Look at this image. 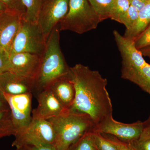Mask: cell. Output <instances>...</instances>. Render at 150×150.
Returning a JSON list of instances; mask_svg holds the SVG:
<instances>
[{"label": "cell", "mask_w": 150, "mask_h": 150, "mask_svg": "<svg viewBox=\"0 0 150 150\" xmlns=\"http://www.w3.org/2000/svg\"><path fill=\"white\" fill-rule=\"evenodd\" d=\"M16 150H57L54 145L46 143H33L22 145Z\"/></svg>", "instance_id": "cell-25"}, {"label": "cell", "mask_w": 150, "mask_h": 150, "mask_svg": "<svg viewBox=\"0 0 150 150\" xmlns=\"http://www.w3.org/2000/svg\"><path fill=\"white\" fill-rule=\"evenodd\" d=\"M144 129V123L138 121L125 123L115 121L112 116L105 119L96 127L94 132L109 134L126 143L138 139Z\"/></svg>", "instance_id": "cell-9"}, {"label": "cell", "mask_w": 150, "mask_h": 150, "mask_svg": "<svg viewBox=\"0 0 150 150\" xmlns=\"http://www.w3.org/2000/svg\"><path fill=\"white\" fill-rule=\"evenodd\" d=\"M10 54L0 47V74L10 71Z\"/></svg>", "instance_id": "cell-26"}, {"label": "cell", "mask_w": 150, "mask_h": 150, "mask_svg": "<svg viewBox=\"0 0 150 150\" xmlns=\"http://www.w3.org/2000/svg\"><path fill=\"white\" fill-rule=\"evenodd\" d=\"M139 12L135 8L130 5L126 13L121 18L119 23L125 25L126 30L131 29L136 23L139 16Z\"/></svg>", "instance_id": "cell-22"}, {"label": "cell", "mask_w": 150, "mask_h": 150, "mask_svg": "<svg viewBox=\"0 0 150 150\" xmlns=\"http://www.w3.org/2000/svg\"><path fill=\"white\" fill-rule=\"evenodd\" d=\"M0 1L5 5L9 9L16 11L23 16L24 15L25 11L22 4L21 0H0Z\"/></svg>", "instance_id": "cell-28"}, {"label": "cell", "mask_w": 150, "mask_h": 150, "mask_svg": "<svg viewBox=\"0 0 150 150\" xmlns=\"http://www.w3.org/2000/svg\"><path fill=\"white\" fill-rule=\"evenodd\" d=\"M60 31L58 24L51 31L44 51L40 56V70L35 80V93L46 88L55 80L70 72V67L67 65L60 47Z\"/></svg>", "instance_id": "cell-3"}, {"label": "cell", "mask_w": 150, "mask_h": 150, "mask_svg": "<svg viewBox=\"0 0 150 150\" xmlns=\"http://www.w3.org/2000/svg\"><path fill=\"white\" fill-rule=\"evenodd\" d=\"M15 129L10 110L0 111V139L14 135Z\"/></svg>", "instance_id": "cell-18"}, {"label": "cell", "mask_w": 150, "mask_h": 150, "mask_svg": "<svg viewBox=\"0 0 150 150\" xmlns=\"http://www.w3.org/2000/svg\"><path fill=\"white\" fill-rule=\"evenodd\" d=\"M113 34L122 58L121 78L136 84L150 94V64L135 47L134 40L116 30Z\"/></svg>", "instance_id": "cell-2"}, {"label": "cell", "mask_w": 150, "mask_h": 150, "mask_svg": "<svg viewBox=\"0 0 150 150\" xmlns=\"http://www.w3.org/2000/svg\"><path fill=\"white\" fill-rule=\"evenodd\" d=\"M10 110L9 106L4 93L0 90V111Z\"/></svg>", "instance_id": "cell-31"}, {"label": "cell", "mask_w": 150, "mask_h": 150, "mask_svg": "<svg viewBox=\"0 0 150 150\" xmlns=\"http://www.w3.org/2000/svg\"><path fill=\"white\" fill-rule=\"evenodd\" d=\"M23 17L18 12L9 9L0 14V47L9 54Z\"/></svg>", "instance_id": "cell-12"}, {"label": "cell", "mask_w": 150, "mask_h": 150, "mask_svg": "<svg viewBox=\"0 0 150 150\" xmlns=\"http://www.w3.org/2000/svg\"><path fill=\"white\" fill-rule=\"evenodd\" d=\"M46 41L38 23L29 22L23 17L10 54L29 53L41 56L46 47Z\"/></svg>", "instance_id": "cell-6"}, {"label": "cell", "mask_w": 150, "mask_h": 150, "mask_svg": "<svg viewBox=\"0 0 150 150\" xmlns=\"http://www.w3.org/2000/svg\"><path fill=\"white\" fill-rule=\"evenodd\" d=\"M127 144L133 150H150V137L139 138Z\"/></svg>", "instance_id": "cell-27"}, {"label": "cell", "mask_w": 150, "mask_h": 150, "mask_svg": "<svg viewBox=\"0 0 150 150\" xmlns=\"http://www.w3.org/2000/svg\"><path fill=\"white\" fill-rule=\"evenodd\" d=\"M35 89V81L8 71L0 74V90L3 93L16 95L33 93Z\"/></svg>", "instance_id": "cell-14"}, {"label": "cell", "mask_w": 150, "mask_h": 150, "mask_svg": "<svg viewBox=\"0 0 150 150\" xmlns=\"http://www.w3.org/2000/svg\"><path fill=\"white\" fill-rule=\"evenodd\" d=\"M134 41L135 47L138 50L150 45V24Z\"/></svg>", "instance_id": "cell-24"}, {"label": "cell", "mask_w": 150, "mask_h": 150, "mask_svg": "<svg viewBox=\"0 0 150 150\" xmlns=\"http://www.w3.org/2000/svg\"><path fill=\"white\" fill-rule=\"evenodd\" d=\"M93 136L94 142L97 150H119L100 133L94 131Z\"/></svg>", "instance_id": "cell-23"}, {"label": "cell", "mask_w": 150, "mask_h": 150, "mask_svg": "<svg viewBox=\"0 0 150 150\" xmlns=\"http://www.w3.org/2000/svg\"><path fill=\"white\" fill-rule=\"evenodd\" d=\"M103 137L109 140L110 142H112L113 144L116 146L119 150H133L129 146V144L127 143L122 142L120 140L118 139L116 137H113L112 135L109 134H102Z\"/></svg>", "instance_id": "cell-29"}, {"label": "cell", "mask_w": 150, "mask_h": 150, "mask_svg": "<svg viewBox=\"0 0 150 150\" xmlns=\"http://www.w3.org/2000/svg\"><path fill=\"white\" fill-rule=\"evenodd\" d=\"M36 93L38 105L37 108L32 111L33 118L48 120L62 115L69 110L62 105L48 88Z\"/></svg>", "instance_id": "cell-11"}, {"label": "cell", "mask_w": 150, "mask_h": 150, "mask_svg": "<svg viewBox=\"0 0 150 150\" xmlns=\"http://www.w3.org/2000/svg\"><path fill=\"white\" fill-rule=\"evenodd\" d=\"M8 9V8H7L5 5L4 4L1 2L0 1V14L1 13L5 11Z\"/></svg>", "instance_id": "cell-34"}, {"label": "cell", "mask_w": 150, "mask_h": 150, "mask_svg": "<svg viewBox=\"0 0 150 150\" xmlns=\"http://www.w3.org/2000/svg\"><path fill=\"white\" fill-rule=\"evenodd\" d=\"M103 21L88 0H69V11L59 23V29L81 34L96 29Z\"/></svg>", "instance_id": "cell-5"}, {"label": "cell", "mask_w": 150, "mask_h": 150, "mask_svg": "<svg viewBox=\"0 0 150 150\" xmlns=\"http://www.w3.org/2000/svg\"><path fill=\"white\" fill-rule=\"evenodd\" d=\"M144 123L143 132L139 138H144L150 137V115L147 121Z\"/></svg>", "instance_id": "cell-30"}, {"label": "cell", "mask_w": 150, "mask_h": 150, "mask_svg": "<svg viewBox=\"0 0 150 150\" xmlns=\"http://www.w3.org/2000/svg\"><path fill=\"white\" fill-rule=\"evenodd\" d=\"M69 75L76 91L70 110L87 114L96 128L112 116V103L106 88V79L98 71L81 64L70 67Z\"/></svg>", "instance_id": "cell-1"}, {"label": "cell", "mask_w": 150, "mask_h": 150, "mask_svg": "<svg viewBox=\"0 0 150 150\" xmlns=\"http://www.w3.org/2000/svg\"><path fill=\"white\" fill-rule=\"evenodd\" d=\"M46 88L51 90L65 108L69 110L74 101L76 93L69 73L55 80Z\"/></svg>", "instance_id": "cell-15"}, {"label": "cell", "mask_w": 150, "mask_h": 150, "mask_svg": "<svg viewBox=\"0 0 150 150\" xmlns=\"http://www.w3.org/2000/svg\"><path fill=\"white\" fill-rule=\"evenodd\" d=\"M150 24V0H147L144 7L139 11L137 22L131 29L126 30L123 36L135 40Z\"/></svg>", "instance_id": "cell-16"}, {"label": "cell", "mask_w": 150, "mask_h": 150, "mask_svg": "<svg viewBox=\"0 0 150 150\" xmlns=\"http://www.w3.org/2000/svg\"><path fill=\"white\" fill-rule=\"evenodd\" d=\"M93 132L86 133L67 150H97L94 142Z\"/></svg>", "instance_id": "cell-20"}, {"label": "cell", "mask_w": 150, "mask_h": 150, "mask_svg": "<svg viewBox=\"0 0 150 150\" xmlns=\"http://www.w3.org/2000/svg\"><path fill=\"white\" fill-rule=\"evenodd\" d=\"M94 10L104 21L110 18L115 0H88Z\"/></svg>", "instance_id": "cell-19"}, {"label": "cell", "mask_w": 150, "mask_h": 150, "mask_svg": "<svg viewBox=\"0 0 150 150\" xmlns=\"http://www.w3.org/2000/svg\"><path fill=\"white\" fill-rule=\"evenodd\" d=\"M48 120L55 131V146L57 150H67L85 134L94 131L96 128L88 115L70 110Z\"/></svg>", "instance_id": "cell-4"}, {"label": "cell", "mask_w": 150, "mask_h": 150, "mask_svg": "<svg viewBox=\"0 0 150 150\" xmlns=\"http://www.w3.org/2000/svg\"><path fill=\"white\" fill-rule=\"evenodd\" d=\"M130 6L129 0H115L110 12V18L120 22L121 18L126 13Z\"/></svg>", "instance_id": "cell-21"}, {"label": "cell", "mask_w": 150, "mask_h": 150, "mask_svg": "<svg viewBox=\"0 0 150 150\" xmlns=\"http://www.w3.org/2000/svg\"><path fill=\"white\" fill-rule=\"evenodd\" d=\"M25 13L23 18L29 22L38 23V16L43 0H21Z\"/></svg>", "instance_id": "cell-17"}, {"label": "cell", "mask_w": 150, "mask_h": 150, "mask_svg": "<svg viewBox=\"0 0 150 150\" xmlns=\"http://www.w3.org/2000/svg\"><path fill=\"white\" fill-rule=\"evenodd\" d=\"M41 64V56L29 53L10 55V71L26 77L36 79Z\"/></svg>", "instance_id": "cell-13"}, {"label": "cell", "mask_w": 150, "mask_h": 150, "mask_svg": "<svg viewBox=\"0 0 150 150\" xmlns=\"http://www.w3.org/2000/svg\"><path fill=\"white\" fill-rule=\"evenodd\" d=\"M130 5L139 11L144 7L147 0H129Z\"/></svg>", "instance_id": "cell-32"}, {"label": "cell", "mask_w": 150, "mask_h": 150, "mask_svg": "<svg viewBox=\"0 0 150 150\" xmlns=\"http://www.w3.org/2000/svg\"><path fill=\"white\" fill-rule=\"evenodd\" d=\"M12 146L18 147L33 143H46L55 146L56 134L52 124L48 120L33 118L28 126L15 134Z\"/></svg>", "instance_id": "cell-7"}, {"label": "cell", "mask_w": 150, "mask_h": 150, "mask_svg": "<svg viewBox=\"0 0 150 150\" xmlns=\"http://www.w3.org/2000/svg\"><path fill=\"white\" fill-rule=\"evenodd\" d=\"M143 56H146L150 59V45L139 49Z\"/></svg>", "instance_id": "cell-33"}, {"label": "cell", "mask_w": 150, "mask_h": 150, "mask_svg": "<svg viewBox=\"0 0 150 150\" xmlns=\"http://www.w3.org/2000/svg\"><path fill=\"white\" fill-rule=\"evenodd\" d=\"M4 95L9 106L16 133L26 128L32 120V93L16 95L5 93Z\"/></svg>", "instance_id": "cell-10"}, {"label": "cell", "mask_w": 150, "mask_h": 150, "mask_svg": "<svg viewBox=\"0 0 150 150\" xmlns=\"http://www.w3.org/2000/svg\"><path fill=\"white\" fill-rule=\"evenodd\" d=\"M69 0H43L38 18L44 36L47 40L52 30L68 13Z\"/></svg>", "instance_id": "cell-8"}]
</instances>
